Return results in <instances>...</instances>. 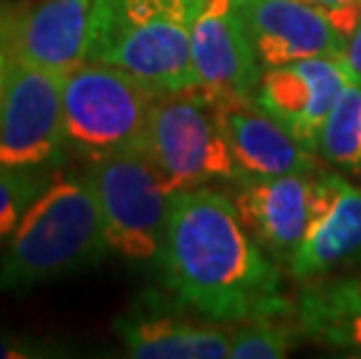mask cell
I'll return each instance as SVG.
<instances>
[{"instance_id": "1", "label": "cell", "mask_w": 361, "mask_h": 359, "mask_svg": "<svg viewBox=\"0 0 361 359\" xmlns=\"http://www.w3.org/2000/svg\"><path fill=\"white\" fill-rule=\"evenodd\" d=\"M159 259L175 296L214 322L280 317L289 308L278 269L235 203L207 187L173 194Z\"/></svg>"}, {"instance_id": "2", "label": "cell", "mask_w": 361, "mask_h": 359, "mask_svg": "<svg viewBox=\"0 0 361 359\" xmlns=\"http://www.w3.org/2000/svg\"><path fill=\"white\" fill-rule=\"evenodd\" d=\"M205 0H94L87 61L178 94L196 87L191 33Z\"/></svg>"}, {"instance_id": "3", "label": "cell", "mask_w": 361, "mask_h": 359, "mask_svg": "<svg viewBox=\"0 0 361 359\" xmlns=\"http://www.w3.org/2000/svg\"><path fill=\"white\" fill-rule=\"evenodd\" d=\"M107 248L89 178L56 175L14 229L0 262V289L26 292L98 262Z\"/></svg>"}, {"instance_id": "4", "label": "cell", "mask_w": 361, "mask_h": 359, "mask_svg": "<svg viewBox=\"0 0 361 359\" xmlns=\"http://www.w3.org/2000/svg\"><path fill=\"white\" fill-rule=\"evenodd\" d=\"M161 91L121 68L84 61L66 75V140L91 162L142 147Z\"/></svg>"}, {"instance_id": "5", "label": "cell", "mask_w": 361, "mask_h": 359, "mask_svg": "<svg viewBox=\"0 0 361 359\" xmlns=\"http://www.w3.org/2000/svg\"><path fill=\"white\" fill-rule=\"evenodd\" d=\"M87 178L98 198L110 250L130 262L159 257L175 192L145 147L96 159Z\"/></svg>"}, {"instance_id": "6", "label": "cell", "mask_w": 361, "mask_h": 359, "mask_svg": "<svg viewBox=\"0 0 361 359\" xmlns=\"http://www.w3.org/2000/svg\"><path fill=\"white\" fill-rule=\"evenodd\" d=\"M142 147L173 192L238 178L214 105L196 89L157 98Z\"/></svg>"}, {"instance_id": "7", "label": "cell", "mask_w": 361, "mask_h": 359, "mask_svg": "<svg viewBox=\"0 0 361 359\" xmlns=\"http://www.w3.org/2000/svg\"><path fill=\"white\" fill-rule=\"evenodd\" d=\"M66 75L19 56L10 59L0 87V164L40 168L66 140Z\"/></svg>"}, {"instance_id": "8", "label": "cell", "mask_w": 361, "mask_h": 359, "mask_svg": "<svg viewBox=\"0 0 361 359\" xmlns=\"http://www.w3.org/2000/svg\"><path fill=\"white\" fill-rule=\"evenodd\" d=\"M343 182L338 175H312V171L245 180L233 203L259 245L280 262H291L312 229L334 208Z\"/></svg>"}, {"instance_id": "9", "label": "cell", "mask_w": 361, "mask_h": 359, "mask_svg": "<svg viewBox=\"0 0 361 359\" xmlns=\"http://www.w3.org/2000/svg\"><path fill=\"white\" fill-rule=\"evenodd\" d=\"M257 61L233 0H205L191 33L194 89L212 105L250 101L261 82Z\"/></svg>"}, {"instance_id": "10", "label": "cell", "mask_w": 361, "mask_h": 359, "mask_svg": "<svg viewBox=\"0 0 361 359\" xmlns=\"http://www.w3.org/2000/svg\"><path fill=\"white\" fill-rule=\"evenodd\" d=\"M348 84L350 78L338 59H301L261 75L257 103L303 147L317 152L329 114Z\"/></svg>"}, {"instance_id": "11", "label": "cell", "mask_w": 361, "mask_h": 359, "mask_svg": "<svg viewBox=\"0 0 361 359\" xmlns=\"http://www.w3.org/2000/svg\"><path fill=\"white\" fill-rule=\"evenodd\" d=\"M255 54L275 68L291 61L341 59L348 35L303 0H233Z\"/></svg>"}, {"instance_id": "12", "label": "cell", "mask_w": 361, "mask_h": 359, "mask_svg": "<svg viewBox=\"0 0 361 359\" xmlns=\"http://www.w3.org/2000/svg\"><path fill=\"white\" fill-rule=\"evenodd\" d=\"M214 112L238 178L261 180L314 171V152L303 147L273 114L252 103V98L214 105Z\"/></svg>"}, {"instance_id": "13", "label": "cell", "mask_w": 361, "mask_h": 359, "mask_svg": "<svg viewBox=\"0 0 361 359\" xmlns=\"http://www.w3.org/2000/svg\"><path fill=\"white\" fill-rule=\"evenodd\" d=\"M94 0H42L12 19V56L68 75L87 61Z\"/></svg>"}, {"instance_id": "14", "label": "cell", "mask_w": 361, "mask_h": 359, "mask_svg": "<svg viewBox=\"0 0 361 359\" xmlns=\"http://www.w3.org/2000/svg\"><path fill=\"white\" fill-rule=\"evenodd\" d=\"M126 353L137 359H224L231 334L173 315H126L117 322Z\"/></svg>"}, {"instance_id": "15", "label": "cell", "mask_w": 361, "mask_h": 359, "mask_svg": "<svg viewBox=\"0 0 361 359\" xmlns=\"http://www.w3.org/2000/svg\"><path fill=\"white\" fill-rule=\"evenodd\" d=\"M361 262V187L343 182L329 215L291 257L296 278H312Z\"/></svg>"}, {"instance_id": "16", "label": "cell", "mask_w": 361, "mask_h": 359, "mask_svg": "<svg viewBox=\"0 0 361 359\" xmlns=\"http://www.w3.org/2000/svg\"><path fill=\"white\" fill-rule=\"evenodd\" d=\"M298 322L312 341L361 355V278L308 287L298 301Z\"/></svg>"}, {"instance_id": "17", "label": "cell", "mask_w": 361, "mask_h": 359, "mask_svg": "<svg viewBox=\"0 0 361 359\" xmlns=\"http://www.w3.org/2000/svg\"><path fill=\"white\" fill-rule=\"evenodd\" d=\"M319 152L329 164L361 173V84L350 82L341 91L322 131Z\"/></svg>"}, {"instance_id": "18", "label": "cell", "mask_w": 361, "mask_h": 359, "mask_svg": "<svg viewBox=\"0 0 361 359\" xmlns=\"http://www.w3.org/2000/svg\"><path fill=\"white\" fill-rule=\"evenodd\" d=\"M296 334L278 317L247 320L231 331V359H282L296 348Z\"/></svg>"}, {"instance_id": "19", "label": "cell", "mask_w": 361, "mask_h": 359, "mask_svg": "<svg viewBox=\"0 0 361 359\" xmlns=\"http://www.w3.org/2000/svg\"><path fill=\"white\" fill-rule=\"evenodd\" d=\"M42 192L33 168H12L0 164V241L14 233L30 203Z\"/></svg>"}, {"instance_id": "20", "label": "cell", "mask_w": 361, "mask_h": 359, "mask_svg": "<svg viewBox=\"0 0 361 359\" xmlns=\"http://www.w3.org/2000/svg\"><path fill=\"white\" fill-rule=\"evenodd\" d=\"M303 3L331 19V24L348 37L361 19V0H303Z\"/></svg>"}, {"instance_id": "21", "label": "cell", "mask_w": 361, "mask_h": 359, "mask_svg": "<svg viewBox=\"0 0 361 359\" xmlns=\"http://www.w3.org/2000/svg\"><path fill=\"white\" fill-rule=\"evenodd\" d=\"M341 66L343 71L348 73L350 82L361 84V19L359 24L355 26V30L348 37V44H345L343 54H341Z\"/></svg>"}, {"instance_id": "22", "label": "cell", "mask_w": 361, "mask_h": 359, "mask_svg": "<svg viewBox=\"0 0 361 359\" xmlns=\"http://www.w3.org/2000/svg\"><path fill=\"white\" fill-rule=\"evenodd\" d=\"M42 355L40 346H33L26 339L0 334V359H21V357H37Z\"/></svg>"}, {"instance_id": "23", "label": "cell", "mask_w": 361, "mask_h": 359, "mask_svg": "<svg viewBox=\"0 0 361 359\" xmlns=\"http://www.w3.org/2000/svg\"><path fill=\"white\" fill-rule=\"evenodd\" d=\"M12 21H3L0 19V87H3L7 66H10L12 59V33H10Z\"/></svg>"}]
</instances>
